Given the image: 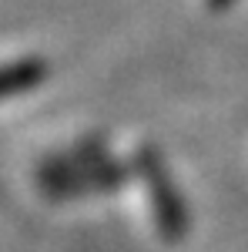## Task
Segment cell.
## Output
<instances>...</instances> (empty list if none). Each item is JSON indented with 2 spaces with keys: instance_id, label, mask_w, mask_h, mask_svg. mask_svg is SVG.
I'll list each match as a JSON object with an SVG mask.
<instances>
[{
  "instance_id": "3",
  "label": "cell",
  "mask_w": 248,
  "mask_h": 252,
  "mask_svg": "<svg viewBox=\"0 0 248 252\" xmlns=\"http://www.w3.org/2000/svg\"><path fill=\"white\" fill-rule=\"evenodd\" d=\"M47 78V64L40 58H14L0 64V101L34 91Z\"/></svg>"
},
{
  "instance_id": "2",
  "label": "cell",
  "mask_w": 248,
  "mask_h": 252,
  "mask_svg": "<svg viewBox=\"0 0 248 252\" xmlns=\"http://www.w3.org/2000/svg\"><path fill=\"white\" fill-rule=\"evenodd\" d=\"M124 165H128V182L138 189V198L144 205V215L151 222V229L161 239H174L185 225L181 205L174 198V189L168 182V175L161 168V161L151 148L138 145L131 152H124Z\"/></svg>"
},
{
  "instance_id": "1",
  "label": "cell",
  "mask_w": 248,
  "mask_h": 252,
  "mask_svg": "<svg viewBox=\"0 0 248 252\" xmlns=\"http://www.w3.org/2000/svg\"><path fill=\"white\" fill-rule=\"evenodd\" d=\"M34 178L47 198L71 202V198L114 192L121 182H128V165L124 155L111 152L101 135H84L64 148L47 152L37 161Z\"/></svg>"
}]
</instances>
